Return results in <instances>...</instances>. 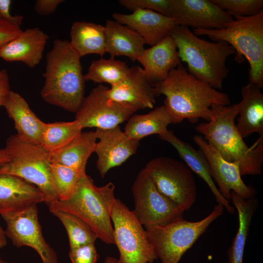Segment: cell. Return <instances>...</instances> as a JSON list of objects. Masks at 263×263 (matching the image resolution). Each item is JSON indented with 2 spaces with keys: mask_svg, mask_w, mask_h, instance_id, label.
I'll use <instances>...</instances> for the list:
<instances>
[{
  "mask_svg": "<svg viewBox=\"0 0 263 263\" xmlns=\"http://www.w3.org/2000/svg\"><path fill=\"white\" fill-rule=\"evenodd\" d=\"M104 26L106 53L111 57L124 56L134 62L144 52L145 40L133 30L111 19L107 20Z\"/></svg>",
  "mask_w": 263,
  "mask_h": 263,
  "instance_id": "25",
  "label": "cell"
},
{
  "mask_svg": "<svg viewBox=\"0 0 263 263\" xmlns=\"http://www.w3.org/2000/svg\"><path fill=\"white\" fill-rule=\"evenodd\" d=\"M170 36L181 61L187 64L188 73L213 88L221 90L229 71L226 61L236 54L235 49L224 41L211 42L200 38L184 26L178 25Z\"/></svg>",
  "mask_w": 263,
  "mask_h": 263,
  "instance_id": "4",
  "label": "cell"
},
{
  "mask_svg": "<svg viewBox=\"0 0 263 263\" xmlns=\"http://www.w3.org/2000/svg\"><path fill=\"white\" fill-rule=\"evenodd\" d=\"M11 159V156L6 148L0 149V167Z\"/></svg>",
  "mask_w": 263,
  "mask_h": 263,
  "instance_id": "41",
  "label": "cell"
},
{
  "mask_svg": "<svg viewBox=\"0 0 263 263\" xmlns=\"http://www.w3.org/2000/svg\"><path fill=\"white\" fill-rule=\"evenodd\" d=\"M258 85L249 83L241 89L242 99L238 103L236 126L244 138L253 133L263 137V94Z\"/></svg>",
  "mask_w": 263,
  "mask_h": 263,
  "instance_id": "24",
  "label": "cell"
},
{
  "mask_svg": "<svg viewBox=\"0 0 263 263\" xmlns=\"http://www.w3.org/2000/svg\"><path fill=\"white\" fill-rule=\"evenodd\" d=\"M114 185L110 182L98 187L87 174L80 179L73 195L65 200H57L49 206L52 213L63 211L74 214L86 222L97 238L107 244H114L111 213L116 199Z\"/></svg>",
  "mask_w": 263,
  "mask_h": 263,
  "instance_id": "5",
  "label": "cell"
},
{
  "mask_svg": "<svg viewBox=\"0 0 263 263\" xmlns=\"http://www.w3.org/2000/svg\"><path fill=\"white\" fill-rule=\"evenodd\" d=\"M5 148L11 159L0 167V175L19 177L36 186L42 192L44 202L49 207L58 200L51 176L49 153L40 145L20 140L16 134L6 140Z\"/></svg>",
  "mask_w": 263,
  "mask_h": 263,
  "instance_id": "7",
  "label": "cell"
},
{
  "mask_svg": "<svg viewBox=\"0 0 263 263\" xmlns=\"http://www.w3.org/2000/svg\"><path fill=\"white\" fill-rule=\"evenodd\" d=\"M4 230L0 225V248H2L7 245V239Z\"/></svg>",
  "mask_w": 263,
  "mask_h": 263,
  "instance_id": "42",
  "label": "cell"
},
{
  "mask_svg": "<svg viewBox=\"0 0 263 263\" xmlns=\"http://www.w3.org/2000/svg\"><path fill=\"white\" fill-rule=\"evenodd\" d=\"M86 174L61 164L51 163V179L58 200L69 199L75 192L81 178Z\"/></svg>",
  "mask_w": 263,
  "mask_h": 263,
  "instance_id": "33",
  "label": "cell"
},
{
  "mask_svg": "<svg viewBox=\"0 0 263 263\" xmlns=\"http://www.w3.org/2000/svg\"><path fill=\"white\" fill-rule=\"evenodd\" d=\"M119 2L132 11L139 9L150 10L171 17L173 0H120Z\"/></svg>",
  "mask_w": 263,
  "mask_h": 263,
  "instance_id": "35",
  "label": "cell"
},
{
  "mask_svg": "<svg viewBox=\"0 0 263 263\" xmlns=\"http://www.w3.org/2000/svg\"><path fill=\"white\" fill-rule=\"evenodd\" d=\"M69 256L72 263H96L98 258L94 243L70 249Z\"/></svg>",
  "mask_w": 263,
  "mask_h": 263,
  "instance_id": "36",
  "label": "cell"
},
{
  "mask_svg": "<svg viewBox=\"0 0 263 263\" xmlns=\"http://www.w3.org/2000/svg\"><path fill=\"white\" fill-rule=\"evenodd\" d=\"M3 106L14 122L18 138L28 143L40 145L45 123L35 114L26 100L11 91Z\"/></svg>",
  "mask_w": 263,
  "mask_h": 263,
  "instance_id": "22",
  "label": "cell"
},
{
  "mask_svg": "<svg viewBox=\"0 0 263 263\" xmlns=\"http://www.w3.org/2000/svg\"><path fill=\"white\" fill-rule=\"evenodd\" d=\"M159 138L171 144L177 150L179 155L189 169L199 176L207 185L215 196L217 202L222 204L230 214L235 212V208L220 193L214 184L211 175L208 162L203 152L194 149L190 144L178 138L171 131L168 130L159 135Z\"/></svg>",
  "mask_w": 263,
  "mask_h": 263,
  "instance_id": "23",
  "label": "cell"
},
{
  "mask_svg": "<svg viewBox=\"0 0 263 263\" xmlns=\"http://www.w3.org/2000/svg\"><path fill=\"white\" fill-rule=\"evenodd\" d=\"M233 18L251 17L263 11V0H211Z\"/></svg>",
  "mask_w": 263,
  "mask_h": 263,
  "instance_id": "34",
  "label": "cell"
},
{
  "mask_svg": "<svg viewBox=\"0 0 263 263\" xmlns=\"http://www.w3.org/2000/svg\"><path fill=\"white\" fill-rule=\"evenodd\" d=\"M137 61L143 66L146 77L152 85L165 80L181 62L170 35L150 48L145 49Z\"/></svg>",
  "mask_w": 263,
  "mask_h": 263,
  "instance_id": "19",
  "label": "cell"
},
{
  "mask_svg": "<svg viewBox=\"0 0 263 263\" xmlns=\"http://www.w3.org/2000/svg\"><path fill=\"white\" fill-rule=\"evenodd\" d=\"M171 17L194 29H222L234 19L211 0H173Z\"/></svg>",
  "mask_w": 263,
  "mask_h": 263,
  "instance_id": "15",
  "label": "cell"
},
{
  "mask_svg": "<svg viewBox=\"0 0 263 263\" xmlns=\"http://www.w3.org/2000/svg\"><path fill=\"white\" fill-rule=\"evenodd\" d=\"M222 29H193L196 36H207L214 42L224 41L236 51L235 60L244 56L249 64L248 80L263 87V11L253 16L236 17Z\"/></svg>",
  "mask_w": 263,
  "mask_h": 263,
  "instance_id": "6",
  "label": "cell"
},
{
  "mask_svg": "<svg viewBox=\"0 0 263 263\" xmlns=\"http://www.w3.org/2000/svg\"><path fill=\"white\" fill-rule=\"evenodd\" d=\"M152 85L156 96H166L164 105L172 124L180 123L185 119L195 123L200 118L208 122L213 104L226 106L230 103L227 94L189 73L181 63L172 70L165 80Z\"/></svg>",
  "mask_w": 263,
  "mask_h": 263,
  "instance_id": "1",
  "label": "cell"
},
{
  "mask_svg": "<svg viewBox=\"0 0 263 263\" xmlns=\"http://www.w3.org/2000/svg\"><path fill=\"white\" fill-rule=\"evenodd\" d=\"M108 88L100 84L84 97L75 117L82 129H112L128 120L137 111L129 104L111 99L106 94Z\"/></svg>",
  "mask_w": 263,
  "mask_h": 263,
  "instance_id": "12",
  "label": "cell"
},
{
  "mask_svg": "<svg viewBox=\"0 0 263 263\" xmlns=\"http://www.w3.org/2000/svg\"><path fill=\"white\" fill-rule=\"evenodd\" d=\"M172 124L171 115L163 105L148 113L132 115L126 124L124 132L130 138L140 141L150 135L165 133L169 124Z\"/></svg>",
  "mask_w": 263,
  "mask_h": 263,
  "instance_id": "29",
  "label": "cell"
},
{
  "mask_svg": "<svg viewBox=\"0 0 263 263\" xmlns=\"http://www.w3.org/2000/svg\"><path fill=\"white\" fill-rule=\"evenodd\" d=\"M193 139L207 158L212 179L225 199L230 201L231 191L245 199L255 197L256 190L242 180L238 163L225 160L202 136L195 135Z\"/></svg>",
  "mask_w": 263,
  "mask_h": 263,
  "instance_id": "14",
  "label": "cell"
},
{
  "mask_svg": "<svg viewBox=\"0 0 263 263\" xmlns=\"http://www.w3.org/2000/svg\"><path fill=\"white\" fill-rule=\"evenodd\" d=\"M82 130L76 120L45 123L40 146L49 153L55 152L74 140L82 132Z\"/></svg>",
  "mask_w": 263,
  "mask_h": 263,
  "instance_id": "30",
  "label": "cell"
},
{
  "mask_svg": "<svg viewBox=\"0 0 263 263\" xmlns=\"http://www.w3.org/2000/svg\"><path fill=\"white\" fill-rule=\"evenodd\" d=\"M42 192L34 185L11 175H0V214L21 210L44 202Z\"/></svg>",
  "mask_w": 263,
  "mask_h": 263,
  "instance_id": "21",
  "label": "cell"
},
{
  "mask_svg": "<svg viewBox=\"0 0 263 263\" xmlns=\"http://www.w3.org/2000/svg\"><path fill=\"white\" fill-rule=\"evenodd\" d=\"M11 91L9 77L6 70H0V106H3Z\"/></svg>",
  "mask_w": 263,
  "mask_h": 263,
  "instance_id": "40",
  "label": "cell"
},
{
  "mask_svg": "<svg viewBox=\"0 0 263 263\" xmlns=\"http://www.w3.org/2000/svg\"><path fill=\"white\" fill-rule=\"evenodd\" d=\"M11 0H0V18L3 19L20 27L23 19L21 15L13 16L10 12Z\"/></svg>",
  "mask_w": 263,
  "mask_h": 263,
  "instance_id": "39",
  "label": "cell"
},
{
  "mask_svg": "<svg viewBox=\"0 0 263 263\" xmlns=\"http://www.w3.org/2000/svg\"><path fill=\"white\" fill-rule=\"evenodd\" d=\"M44 82L40 91L46 103L76 113L84 98L85 80L80 58L67 40L55 39L46 55Z\"/></svg>",
  "mask_w": 263,
  "mask_h": 263,
  "instance_id": "3",
  "label": "cell"
},
{
  "mask_svg": "<svg viewBox=\"0 0 263 263\" xmlns=\"http://www.w3.org/2000/svg\"><path fill=\"white\" fill-rule=\"evenodd\" d=\"M63 2V0H37L35 3L34 9L39 15H49L54 13L58 6Z\"/></svg>",
  "mask_w": 263,
  "mask_h": 263,
  "instance_id": "38",
  "label": "cell"
},
{
  "mask_svg": "<svg viewBox=\"0 0 263 263\" xmlns=\"http://www.w3.org/2000/svg\"><path fill=\"white\" fill-rule=\"evenodd\" d=\"M95 132L98 139L94 150L98 157L96 167L103 178L111 169L121 165L136 153L139 141L129 137L119 126L96 129Z\"/></svg>",
  "mask_w": 263,
  "mask_h": 263,
  "instance_id": "16",
  "label": "cell"
},
{
  "mask_svg": "<svg viewBox=\"0 0 263 263\" xmlns=\"http://www.w3.org/2000/svg\"><path fill=\"white\" fill-rule=\"evenodd\" d=\"M111 219L120 263H152L158 258L146 230L133 211L118 199L113 207Z\"/></svg>",
  "mask_w": 263,
  "mask_h": 263,
  "instance_id": "9",
  "label": "cell"
},
{
  "mask_svg": "<svg viewBox=\"0 0 263 263\" xmlns=\"http://www.w3.org/2000/svg\"><path fill=\"white\" fill-rule=\"evenodd\" d=\"M112 17L115 21L136 32L146 44L151 46L170 35L178 25L171 17L146 9H136L130 14L114 13Z\"/></svg>",
  "mask_w": 263,
  "mask_h": 263,
  "instance_id": "17",
  "label": "cell"
},
{
  "mask_svg": "<svg viewBox=\"0 0 263 263\" xmlns=\"http://www.w3.org/2000/svg\"><path fill=\"white\" fill-rule=\"evenodd\" d=\"M132 190L134 201L132 211L146 230L183 218L184 211L158 191L144 168Z\"/></svg>",
  "mask_w": 263,
  "mask_h": 263,
  "instance_id": "11",
  "label": "cell"
},
{
  "mask_svg": "<svg viewBox=\"0 0 263 263\" xmlns=\"http://www.w3.org/2000/svg\"><path fill=\"white\" fill-rule=\"evenodd\" d=\"M97 139L95 131L82 132L62 149L49 153L50 161L51 163L61 164L86 174V164L94 152Z\"/></svg>",
  "mask_w": 263,
  "mask_h": 263,
  "instance_id": "26",
  "label": "cell"
},
{
  "mask_svg": "<svg viewBox=\"0 0 263 263\" xmlns=\"http://www.w3.org/2000/svg\"><path fill=\"white\" fill-rule=\"evenodd\" d=\"M211 117L207 122L196 126L197 132L225 160L237 162L242 176L261 174L263 163V137L249 147L237 129L235 119L238 103L223 106L213 104Z\"/></svg>",
  "mask_w": 263,
  "mask_h": 263,
  "instance_id": "2",
  "label": "cell"
},
{
  "mask_svg": "<svg viewBox=\"0 0 263 263\" xmlns=\"http://www.w3.org/2000/svg\"><path fill=\"white\" fill-rule=\"evenodd\" d=\"M106 91L112 100L129 104L137 110L152 108L156 103L154 88L147 80L142 68L130 67L127 75Z\"/></svg>",
  "mask_w": 263,
  "mask_h": 263,
  "instance_id": "18",
  "label": "cell"
},
{
  "mask_svg": "<svg viewBox=\"0 0 263 263\" xmlns=\"http://www.w3.org/2000/svg\"><path fill=\"white\" fill-rule=\"evenodd\" d=\"M22 31L19 26L0 18V52L5 45L18 37Z\"/></svg>",
  "mask_w": 263,
  "mask_h": 263,
  "instance_id": "37",
  "label": "cell"
},
{
  "mask_svg": "<svg viewBox=\"0 0 263 263\" xmlns=\"http://www.w3.org/2000/svg\"><path fill=\"white\" fill-rule=\"evenodd\" d=\"M65 227L69 238L70 249L90 243H94L97 236L93 229L76 216L63 211L52 213Z\"/></svg>",
  "mask_w": 263,
  "mask_h": 263,
  "instance_id": "32",
  "label": "cell"
},
{
  "mask_svg": "<svg viewBox=\"0 0 263 263\" xmlns=\"http://www.w3.org/2000/svg\"><path fill=\"white\" fill-rule=\"evenodd\" d=\"M49 38L38 27L27 29L1 49L0 58L8 62H22L33 68L41 60Z\"/></svg>",
  "mask_w": 263,
  "mask_h": 263,
  "instance_id": "20",
  "label": "cell"
},
{
  "mask_svg": "<svg viewBox=\"0 0 263 263\" xmlns=\"http://www.w3.org/2000/svg\"><path fill=\"white\" fill-rule=\"evenodd\" d=\"M70 34V46L80 58L88 54H97L102 56L106 53L104 26L76 21L72 24Z\"/></svg>",
  "mask_w": 263,
  "mask_h": 263,
  "instance_id": "27",
  "label": "cell"
},
{
  "mask_svg": "<svg viewBox=\"0 0 263 263\" xmlns=\"http://www.w3.org/2000/svg\"><path fill=\"white\" fill-rule=\"evenodd\" d=\"M230 200L238 211L239 227L228 251V263H243L246 240L258 201L255 197L245 199L233 191Z\"/></svg>",
  "mask_w": 263,
  "mask_h": 263,
  "instance_id": "28",
  "label": "cell"
},
{
  "mask_svg": "<svg viewBox=\"0 0 263 263\" xmlns=\"http://www.w3.org/2000/svg\"><path fill=\"white\" fill-rule=\"evenodd\" d=\"M104 263H120L118 260L111 256L107 257L104 261Z\"/></svg>",
  "mask_w": 263,
  "mask_h": 263,
  "instance_id": "43",
  "label": "cell"
},
{
  "mask_svg": "<svg viewBox=\"0 0 263 263\" xmlns=\"http://www.w3.org/2000/svg\"><path fill=\"white\" fill-rule=\"evenodd\" d=\"M218 203L204 219L197 222L183 218L166 225L146 230L148 239L161 263H178L185 253L224 212Z\"/></svg>",
  "mask_w": 263,
  "mask_h": 263,
  "instance_id": "8",
  "label": "cell"
},
{
  "mask_svg": "<svg viewBox=\"0 0 263 263\" xmlns=\"http://www.w3.org/2000/svg\"><path fill=\"white\" fill-rule=\"evenodd\" d=\"M130 67L124 62L114 58H101L92 61L87 73L84 75L85 81L111 85L122 80L128 74Z\"/></svg>",
  "mask_w": 263,
  "mask_h": 263,
  "instance_id": "31",
  "label": "cell"
},
{
  "mask_svg": "<svg viewBox=\"0 0 263 263\" xmlns=\"http://www.w3.org/2000/svg\"><path fill=\"white\" fill-rule=\"evenodd\" d=\"M158 191L184 211L189 209L197 196L192 171L184 162L169 157H156L144 168Z\"/></svg>",
  "mask_w": 263,
  "mask_h": 263,
  "instance_id": "10",
  "label": "cell"
},
{
  "mask_svg": "<svg viewBox=\"0 0 263 263\" xmlns=\"http://www.w3.org/2000/svg\"><path fill=\"white\" fill-rule=\"evenodd\" d=\"M6 224V237L19 247H31L39 254L43 263H58L55 250L43 236L37 205L1 215Z\"/></svg>",
  "mask_w": 263,
  "mask_h": 263,
  "instance_id": "13",
  "label": "cell"
}]
</instances>
